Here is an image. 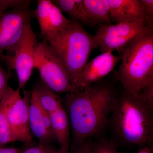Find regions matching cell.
<instances>
[{
	"instance_id": "9a60e30c",
	"label": "cell",
	"mask_w": 153,
	"mask_h": 153,
	"mask_svg": "<svg viewBox=\"0 0 153 153\" xmlns=\"http://www.w3.org/2000/svg\"><path fill=\"white\" fill-rule=\"evenodd\" d=\"M17 92V89L9 87L2 99L0 101V147L9 143L16 142L9 125L7 116L8 108Z\"/></svg>"
},
{
	"instance_id": "44dd1931",
	"label": "cell",
	"mask_w": 153,
	"mask_h": 153,
	"mask_svg": "<svg viewBox=\"0 0 153 153\" xmlns=\"http://www.w3.org/2000/svg\"><path fill=\"white\" fill-rule=\"evenodd\" d=\"M140 2L144 9L147 19V27L153 30V1L140 0Z\"/></svg>"
},
{
	"instance_id": "603a6c76",
	"label": "cell",
	"mask_w": 153,
	"mask_h": 153,
	"mask_svg": "<svg viewBox=\"0 0 153 153\" xmlns=\"http://www.w3.org/2000/svg\"><path fill=\"white\" fill-rule=\"evenodd\" d=\"M71 153H91L90 140H88L79 145L72 151Z\"/></svg>"
},
{
	"instance_id": "52a82bcc",
	"label": "cell",
	"mask_w": 153,
	"mask_h": 153,
	"mask_svg": "<svg viewBox=\"0 0 153 153\" xmlns=\"http://www.w3.org/2000/svg\"><path fill=\"white\" fill-rule=\"evenodd\" d=\"M34 68L39 71L41 80L57 94L77 91L70 81L66 69L47 41L39 42L35 57Z\"/></svg>"
},
{
	"instance_id": "e0dca14e",
	"label": "cell",
	"mask_w": 153,
	"mask_h": 153,
	"mask_svg": "<svg viewBox=\"0 0 153 153\" xmlns=\"http://www.w3.org/2000/svg\"><path fill=\"white\" fill-rule=\"evenodd\" d=\"M69 19L64 16L63 13L53 4L50 12L47 31L42 38L47 41L54 38L66 27Z\"/></svg>"
},
{
	"instance_id": "8992f818",
	"label": "cell",
	"mask_w": 153,
	"mask_h": 153,
	"mask_svg": "<svg viewBox=\"0 0 153 153\" xmlns=\"http://www.w3.org/2000/svg\"><path fill=\"white\" fill-rule=\"evenodd\" d=\"M39 42L33 31L32 23L26 25L16 45L13 55H4L1 60L8 71L15 70L18 79V88L24 89L31 78L34 68L35 57Z\"/></svg>"
},
{
	"instance_id": "7402d4cb",
	"label": "cell",
	"mask_w": 153,
	"mask_h": 153,
	"mask_svg": "<svg viewBox=\"0 0 153 153\" xmlns=\"http://www.w3.org/2000/svg\"><path fill=\"white\" fill-rule=\"evenodd\" d=\"M47 146H42L39 144L37 146H35L34 145L25 144V148L21 153H41L46 149Z\"/></svg>"
},
{
	"instance_id": "6da1fadb",
	"label": "cell",
	"mask_w": 153,
	"mask_h": 153,
	"mask_svg": "<svg viewBox=\"0 0 153 153\" xmlns=\"http://www.w3.org/2000/svg\"><path fill=\"white\" fill-rule=\"evenodd\" d=\"M115 71L80 91L66 93L62 99L71 131V150L101 134L108 126L118 92Z\"/></svg>"
},
{
	"instance_id": "8fae6325",
	"label": "cell",
	"mask_w": 153,
	"mask_h": 153,
	"mask_svg": "<svg viewBox=\"0 0 153 153\" xmlns=\"http://www.w3.org/2000/svg\"><path fill=\"white\" fill-rule=\"evenodd\" d=\"M29 122L32 135L38 144L49 146L57 141L49 115L42 108L36 93L32 89L30 106Z\"/></svg>"
},
{
	"instance_id": "5bb4252c",
	"label": "cell",
	"mask_w": 153,
	"mask_h": 153,
	"mask_svg": "<svg viewBox=\"0 0 153 153\" xmlns=\"http://www.w3.org/2000/svg\"><path fill=\"white\" fill-rule=\"evenodd\" d=\"M88 25L99 28L111 24L109 6L107 0H82Z\"/></svg>"
},
{
	"instance_id": "277c9868",
	"label": "cell",
	"mask_w": 153,
	"mask_h": 153,
	"mask_svg": "<svg viewBox=\"0 0 153 153\" xmlns=\"http://www.w3.org/2000/svg\"><path fill=\"white\" fill-rule=\"evenodd\" d=\"M118 54L121 63L115 73L124 90L138 95L153 85V31L142 36Z\"/></svg>"
},
{
	"instance_id": "2e32d148",
	"label": "cell",
	"mask_w": 153,
	"mask_h": 153,
	"mask_svg": "<svg viewBox=\"0 0 153 153\" xmlns=\"http://www.w3.org/2000/svg\"><path fill=\"white\" fill-rule=\"evenodd\" d=\"M82 0H52V3L62 13L69 16V20L76 21L81 25H88L87 17L83 8Z\"/></svg>"
},
{
	"instance_id": "d6986e66",
	"label": "cell",
	"mask_w": 153,
	"mask_h": 153,
	"mask_svg": "<svg viewBox=\"0 0 153 153\" xmlns=\"http://www.w3.org/2000/svg\"><path fill=\"white\" fill-rule=\"evenodd\" d=\"M90 149L91 153H122L117 150L113 142L105 140L90 141Z\"/></svg>"
},
{
	"instance_id": "ffe728a7",
	"label": "cell",
	"mask_w": 153,
	"mask_h": 153,
	"mask_svg": "<svg viewBox=\"0 0 153 153\" xmlns=\"http://www.w3.org/2000/svg\"><path fill=\"white\" fill-rule=\"evenodd\" d=\"M11 76V71L5 70L0 64V101L5 95L10 87L9 81Z\"/></svg>"
},
{
	"instance_id": "4316f807",
	"label": "cell",
	"mask_w": 153,
	"mask_h": 153,
	"mask_svg": "<svg viewBox=\"0 0 153 153\" xmlns=\"http://www.w3.org/2000/svg\"><path fill=\"white\" fill-rule=\"evenodd\" d=\"M55 153H71L69 152V151L65 149L60 148L56 150Z\"/></svg>"
},
{
	"instance_id": "484cf974",
	"label": "cell",
	"mask_w": 153,
	"mask_h": 153,
	"mask_svg": "<svg viewBox=\"0 0 153 153\" xmlns=\"http://www.w3.org/2000/svg\"><path fill=\"white\" fill-rule=\"evenodd\" d=\"M56 149L52 146V145L47 146L46 149L41 153H55L56 151Z\"/></svg>"
},
{
	"instance_id": "30bf717a",
	"label": "cell",
	"mask_w": 153,
	"mask_h": 153,
	"mask_svg": "<svg viewBox=\"0 0 153 153\" xmlns=\"http://www.w3.org/2000/svg\"><path fill=\"white\" fill-rule=\"evenodd\" d=\"M40 104L49 115L60 148L69 151L71 144L70 124L62 99L58 94L51 91L42 97Z\"/></svg>"
},
{
	"instance_id": "d4e9b609",
	"label": "cell",
	"mask_w": 153,
	"mask_h": 153,
	"mask_svg": "<svg viewBox=\"0 0 153 153\" xmlns=\"http://www.w3.org/2000/svg\"><path fill=\"white\" fill-rule=\"evenodd\" d=\"M137 153H153L152 149L149 146H145L141 148Z\"/></svg>"
},
{
	"instance_id": "cb8c5ba5",
	"label": "cell",
	"mask_w": 153,
	"mask_h": 153,
	"mask_svg": "<svg viewBox=\"0 0 153 153\" xmlns=\"http://www.w3.org/2000/svg\"><path fill=\"white\" fill-rule=\"evenodd\" d=\"M25 146L22 148L0 147V153H21Z\"/></svg>"
},
{
	"instance_id": "ba28073f",
	"label": "cell",
	"mask_w": 153,
	"mask_h": 153,
	"mask_svg": "<svg viewBox=\"0 0 153 153\" xmlns=\"http://www.w3.org/2000/svg\"><path fill=\"white\" fill-rule=\"evenodd\" d=\"M153 31L143 22L109 24L99 28L94 36L95 49L101 53L119 52L142 36Z\"/></svg>"
},
{
	"instance_id": "5b68a950",
	"label": "cell",
	"mask_w": 153,
	"mask_h": 153,
	"mask_svg": "<svg viewBox=\"0 0 153 153\" xmlns=\"http://www.w3.org/2000/svg\"><path fill=\"white\" fill-rule=\"evenodd\" d=\"M31 2L0 0V60L4 52L13 56L25 27L35 19Z\"/></svg>"
},
{
	"instance_id": "7a4b0ae2",
	"label": "cell",
	"mask_w": 153,
	"mask_h": 153,
	"mask_svg": "<svg viewBox=\"0 0 153 153\" xmlns=\"http://www.w3.org/2000/svg\"><path fill=\"white\" fill-rule=\"evenodd\" d=\"M114 139L126 145L152 147L153 103L142 95L130 94L121 87L108 121Z\"/></svg>"
},
{
	"instance_id": "3957f363",
	"label": "cell",
	"mask_w": 153,
	"mask_h": 153,
	"mask_svg": "<svg viewBox=\"0 0 153 153\" xmlns=\"http://www.w3.org/2000/svg\"><path fill=\"white\" fill-rule=\"evenodd\" d=\"M47 41L61 61L72 85L81 91V74L95 49L94 36L79 22L69 20L60 33Z\"/></svg>"
},
{
	"instance_id": "4fadbf2b",
	"label": "cell",
	"mask_w": 153,
	"mask_h": 153,
	"mask_svg": "<svg viewBox=\"0 0 153 153\" xmlns=\"http://www.w3.org/2000/svg\"><path fill=\"white\" fill-rule=\"evenodd\" d=\"M107 1L111 22L131 23L143 22L147 27L146 15L140 0Z\"/></svg>"
},
{
	"instance_id": "7c38bea8",
	"label": "cell",
	"mask_w": 153,
	"mask_h": 153,
	"mask_svg": "<svg viewBox=\"0 0 153 153\" xmlns=\"http://www.w3.org/2000/svg\"><path fill=\"white\" fill-rule=\"evenodd\" d=\"M120 60L119 55L106 52L102 53L88 62L81 74V91L92 83L105 78L114 71L115 67Z\"/></svg>"
},
{
	"instance_id": "9c48e42d",
	"label": "cell",
	"mask_w": 153,
	"mask_h": 153,
	"mask_svg": "<svg viewBox=\"0 0 153 153\" xmlns=\"http://www.w3.org/2000/svg\"><path fill=\"white\" fill-rule=\"evenodd\" d=\"M20 89L17 92L7 111V116L11 131L17 141L25 145H34L30 131L29 117L32 90L23 89L21 96Z\"/></svg>"
},
{
	"instance_id": "ac0fdd59",
	"label": "cell",
	"mask_w": 153,
	"mask_h": 153,
	"mask_svg": "<svg viewBox=\"0 0 153 153\" xmlns=\"http://www.w3.org/2000/svg\"><path fill=\"white\" fill-rule=\"evenodd\" d=\"M52 5L53 3L50 0L37 1V8L34 10V15L39 24L42 37L47 31Z\"/></svg>"
}]
</instances>
